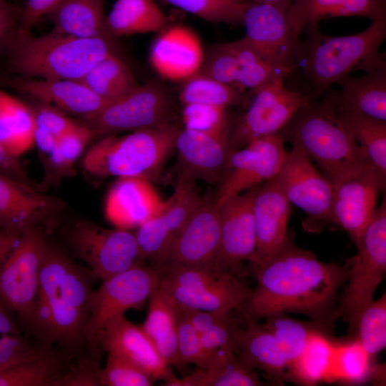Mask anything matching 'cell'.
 <instances>
[{"instance_id":"cell-4","label":"cell","mask_w":386,"mask_h":386,"mask_svg":"<svg viewBox=\"0 0 386 386\" xmlns=\"http://www.w3.org/2000/svg\"><path fill=\"white\" fill-rule=\"evenodd\" d=\"M330 89L320 100L311 99L300 108L279 133L315 162L335 186L372 164L337 117Z\"/></svg>"},{"instance_id":"cell-40","label":"cell","mask_w":386,"mask_h":386,"mask_svg":"<svg viewBox=\"0 0 386 386\" xmlns=\"http://www.w3.org/2000/svg\"><path fill=\"white\" fill-rule=\"evenodd\" d=\"M79 80L109 102L122 97L139 85L129 66L117 53L98 61Z\"/></svg>"},{"instance_id":"cell-56","label":"cell","mask_w":386,"mask_h":386,"mask_svg":"<svg viewBox=\"0 0 386 386\" xmlns=\"http://www.w3.org/2000/svg\"><path fill=\"white\" fill-rule=\"evenodd\" d=\"M0 172L34 187L44 189V187L33 182L26 173L19 158L9 154L0 144Z\"/></svg>"},{"instance_id":"cell-7","label":"cell","mask_w":386,"mask_h":386,"mask_svg":"<svg viewBox=\"0 0 386 386\" xmlns=\"http://www.w3.org/2000/svg\"><path fill=\"white\" fill-rule=\"evenodd\" d=\"M357 254L347 261L349 274L335 316L348 323L352 337L357 318L369 304L386 274V200L377 207L373 217L355 245Z\"/></svg>"},{"instance_id":"cell-1","label":"cell","mask_w":386,"mask_h":386,"mask_svg":"<svg viewBox=\"0 0 386 386\" xmlns=\"http://www.w3.org/2000/svg\"><path fill=\"white\" fill-rule=\"evenodd\" d=\"M256 286L238 310L244 320L259 322L277 313H297L333 325L336 300L349 266L325 262L290 239L262 262L249 265Z\"/></svg>"},{"instance_id":"cell-29","label":"cell","mask_w":386,"mask_h":386,"mask_svg":"<svg viewBox=\"0 0 386 386\" xmlns=\"http://www.w3.org/2000/svg\"><path fill=\"white\" fill-rule=\"evenodd\" d=\"M341 16H363L372 21L386 17V0H295L286 18L295 39L302 31L321 20Z\"/></svg>"},{"instance_id":"cell-49","label":"cell","mask_w":386,"mask_h":386,"mask_svg":"<svg viewBox=\"0 0 386 386\" xmlns=\"http://www.w3.org/2000/svg\"><path fill=\"white\" fill-rule=\"evenodd\" d=\"M154 381L142 368L112 353H107L106 364L99 373L100 385L103 386H150Z\"/></svg>"},{"instance_id":"cell-57","label":"cell","mask_w":386,"mask_h":386,"mask_svg":"<svg viewBox=\"0 0 386 386\" xmlns=\"http://www.w3.org/2000/svg\"><path fill=\"white\" fill-rule=\"evenodd\" d=\"M57 138L43 130L36 127L34 132V144L36 145L42 157L47 155L54 148Z\"/></svg>"},{"instance_id":"cell-31","label":"cell","mask_w":386,"mask_h":386,"mask_svg":"<svg viewBox=\"0 0 386 386\" xmlns=\"http://www.w3.org/2000/svg\"><path fill=\"white\" fill-rule=\"evenodd\" d=\"M182 312L196 330L206 352L214 362L213 366L235 354L236 335L242 324L234 311Z\"/></svg>"},{"instance_id":"cell-12","label":"cell","mask_w":386,"mask_h":386,"mask_svg":"<svg viewBox=\"0 0 386 386\" xmlns=\"http://www.w3.org/2000/svg\"><path fill=\"white\" fill-rule=\"evenodd\" d=\"M76 256L101 281L122 273L144 261L134 232L107 229L93 222H76L69 233Z\"/></svg>"},{"instance_id":"cell-55","label":"cell","mask_w":386,"mask_h":386,"mask_svg":"<svg viewBox=\"0 0 386 386\" xmlns=\"http://www.w3.org/2000/svg\"><path fill=\"white\" fill-rule=\"evenodd\" d=\"M21 9L6 0H0V51L4 49L19 24Z\"/></svg>"},{"instance_id":"cell-30","label":"cell","mask_w":386,"mask_h":386,"mask_svg":"<svg viewBox=\"0 0 386 386\" xmlns=\"http://www.w3.org/2000/svg\"><path fill=\"white\" fill-rule=\"evenodd\" d=\"M181 315L174 300L157 285L148 300L147 315L142 326L169 366H182L177 352Z\"/></svg>"},{"instance_id":"cell-41","label":"cell","mask_w":386,"mask_h":386,"mask_svg":"<svg viewBox=\"0 0 386 386\" xmlns=\"http://www.w3.org/2000/svg\"><path fill=\"white\" fill-rule=\"evenodd\" d=\"M264 320L262 325L274 337L289 360L290 366L300 355L315 332L320 330L330 332L333 326L314 320H299L286 313L274 314Z\"/></svg>"},{"instance_id":"cell-45","label":"cell","mask_w":386,"mask_h":386,"mask_svg":"<svg viewBox=\"0 0 386 386\" xmlns=\"http://www.w3.org/2000/svg\"><path fill=\"white\" fill-rule=\"evenodd\" d=\"M212 23L242 24L249 0H162Z\"/></svg>"},{"instance_id":"cell-19","label":"cell","mask_w":386,"mask_h":386,"mask_svg":"<svg viewBox=\"0 0 386 386\" xmlns=\"http://www.w3.org/2000/svg\"><path fill=\"white\" fill-rule=\"evenodd\" d=\"M64 207L59 198L0 172V230L19 238L54 219Z\"/></svg>"},{"instance_id":"cell-50","label":"cell","mask_w":386,"mask_h":386,"mask_svg":"<svg viewBox=\"0 0 386 386\" xmlns=\"http://www.w3.org/2000/svg\"><path fill=\"white\" fill-rule=\"evenodd\" d=\"M177 352L182 365L194 364L199 368H207L214 365L196 330L182 312L178 328Z\"/></svg>"},{"instance_id":"cell-44","label":"cell","mask_w":386,"mask_h":386,"mask_svg":"<svg viewBox=\"0 0 386 386\" xmlns=\"http://www.w3.org/2000/svg\"><path fill=\"white\" fill-rule=\"evenodd\" d=\"M372 357L386 346V293L372 300L359 314L352 337Z\"/></svg>"},{"instance_id":"cell-54","label":"cell","mask_w":386,"mask_h":386,"mask_svg":"<svg viewBox=\"0 0 386 386\" xmlns=\"http://www.w3.org/2000/svg\"><path fill=\"white\" fill-rule=\"evenodd\" d=\"M64 0H26L21 9L18 29L31 31L43 16L49 15Z\"/></svg>"},{"instance_id":"cell-16","label":"cell","mask_w":386,"mask_h":386,"mask_svg":"<svg viewBox=\"0 0 386 386\" xmlns=\"http://www.w3.org/2000/svg\"><path fill=\"white\" fill-rule=\"evenodd\" d=\"M279 133L255 139L232 152L214 195L217 206L229 199L274 178L288 152Z\"/></svg>"},{"instance_id":"cell-34","label":"cell","mask_w":386,"mask_h":386,"mask_svg":"<svg viewBox=\"0 0 386 386\" xmlns=\"http://www.w3.org/2000/svg\"><path fill=\"white\" fill-rule=\"evenodd\" d=\"M104 0H64L50 14L54 30L81 38L113 40L106 26Z\"/></svg>"},{"instance_id":"cell-11","label":"cell","mask_w":386,"mask_h":386,"mask_svg":"<svg viewBox=\"0 0 386 386\" xmlns=\"http://www.w3.org/2000/svg\"><path fill=\"white\" fill-rule=\"evenodd\" d=\"M173 112L170 93L161 82L152 79L111 102L94 119L84 122L96 137H105L170 124Z\"/></svg>"},{"instance_id":"cell-39","label":"cell","mask_w":386,"mask_h":386,"mask_svg":"<svg viewBox=\"0 0 386 386\" xmlns=\"http://www.w3.org/2000/svg\"><path fill=\"white\" fill-rule=\"evenodd\" d=\"M335 342L330 332L320 330L315 332L300 355L292 364V382L304 385H315L322 381L327 382Z\"/></svg>"},{"instance_id":"cell-58","label":"cell","mask_w":386,"mask_h":386,"mask_svg":"<svg viewBox=\"0 0 386 386\" xmlns=\"http://www.w3.org/2000/svg\"><path fill=\"white\" fill-rule=\"evenodd\" d=\"M18 333L20 332L12 313L0 301V335Z\"/></svg>"},{"instance_id":"cell-13","label":"cell","mask_w":386,"mask_h":386,"mask_svg":"<svg viewBox=\"0 0 386 386\" xmlns=\"http://www.w3.org/2000/svg\"><path fill=\"white\" fill-rule=\"evenodd\" d=\"M48 244L44 229L33 228L18 238L0 262V301L24 324L36 300L40 269Z\"/></svg>"},{"instance_id":"cell-35","label":"cell","mask_w":386,"mask_h":386,"mask_svg":"<svg viewBox=\"0 0 386 386\" xmlns=\"http://www.w3.org/2000/svg\"><path fill=\"white\" fill-rule=\"evenodd\" d=\"M342 101L370 117L386 122V62L365 75L345 76L337 83Z\"/></svg>"},{"instance_id":"cell-25","label":"cell","mask_w":386,"mask_h":386,"mask_svg":"<svg viewBox=\"0 0 386 386\" xmlns=\"http://www.w3.org/2000/svg\"><path fill=\"white\" fill-rule=\"evenodd\" d=\"M204 51L197 34L182 25L169 26L151 46L149 61L162 78L185 81L198 73Z\"/></svg>"},{"instance_id":"cell-8","label":"cell","mask_w":386,"mask_h":386,"mask_svg":"<svg viewBox=\"0 0 386 386\" xmlns=\"http://www.w3.org/2000/svg\"><path fill=\"white\" fill-rule=\"evenodd\" d=\"M158 277V286L182 310L234 311L252 290L238 276L214 266L174 269Z\"/></svg>"},{"instance_id":"cell-48","label":"cell","mask_w":386,"mask_h":386,"mask_svg":"<svg viewBox=\"0 0 386 386\" xmlns=\"http://www.w3.org/2000/svg\"><path fill=\"white\" fill-rule=\"evenodd\" d=\"M182 118L188 129L220 134L231 132L227 109L202 104H184Z\"/></svg>"},{"instance_id":"cell-60","label":"cell","mask_w":386,"mask_h":386,"mask_svg":"<svg viewBox=\"0 0 386 386\" xmlns=\"http://www.w3.org/2000/svg\"><path fill=\"white\" fill-rule=\"evenodd\" d=\"M295 0H249L252 3L267 4L278 6L287 11Z\"/></svg>"},{"instance_id":"cell-10","label":"cell","mask_w":386,"mask_h":386,"mask_svg":"<svg viewBox=\"0 0 386 386\" xmlns=\"http://www.w3.org/2000/svg\"><path fill=\"white\" fill-rule=\"evenodd\" d=\"M275 179L291 203L307 214L304 228L319 232L337 226L332 212L334 185L298 147H292Z\"/></svg>"},{"instance_id":"cell-38","label":"cell","mask_w":386,"mask_h":386,"mask_svg":"<svg viewBox=\"0 0 386 386\" xmlns=\"http://www.w3.org/2000/svg\"><path fill=\"white\" fill-rule=\"evenodd\" d=\"M371 356L355 338L336 340L327 382L362 384L383 377V368L375 365Z\"/></svg>"},{"instance_id":"cell-52","label":"cell","mask_w":386,"mask_h":386,"mask_svg":"<svg viewBox=\"0 0 386 386\" xmlns=\"http://www.w3.org/2000/svg\"><path fill=\"white\" fill-rule=\"evenodd\" d=\"M31 107L34 113L36 127L46 131L56 138L71 129L78 122L71 119L64 112L47 104L36 102L34 107Z\"/></svg>"},{"instance_id":"cell-59","label":"cell","mask_w":386,"mask_h":386,"mask_svg":"<svg viewBox=\"0 0 386 386\" xmlns=\"http://www.w3.org/2000/svg\"><path fill=\"white\" fill-rule=\"evenodd\" d=\"M17 239L0 230V262L6 257Z\"/></svg>"},{"instance_id":"cell-27","label":"cell","mask_w":386,"mask_h":386,"mask_svg":"<svg viewBox=\"0 0 386 386\" xmlns=\"http://www.w3.org/2000/svg\"><path fill=\"white\" fill-rule=\"evenodd\" d=\"M151 182L142 178H119L106 197L107 219L117 228L130 230L156 215L164 201Z\"/></svg>"},{"instance_id":"cell-46","label":"cell","mask_w":386,"mask_h":386,"mask_svg":"<svg viewBox=\"0 0 386 386\" xmlns=\"http://www.w3.org/2000/svg\"><path fill=\"white\" fill-rule=\"evenodd\" d=\"M199 386H263L255 370L243 364L236 356L224 362L208 368L199 369L196 375Z\"/></svg>"},{"instance_id":"cell-37","label":"cell","mask_w":386,"mask_h":386,"mask_svg":"<svg viewBox=\"0 0 386 386\" xmlns=\"http://www.w3.org/2000/svg\"><path fill=\"white\" fill-rule=\"evenodd\" d=\"M46 345L37 357L0 371V386H58L66 371L65 355Z\"/></svg>"},{"instance_id":"cell-51","label":"cell","mask_w":386,"mask_h":386,"mask_svg":"<svg viewBox=\"0 0 386 386\" xmlns=\"http://www.w3.org/2000/svg\"><path fill=\"white\" fill-rule=\"evenodd\" d=\"M46 345L36 347L20 333L0 335V371L12 365L39 357Z\"/></svg>"},{"instance_id":"cell-36","label":"cell","mask_w":386,"mask_h":386,"mask_svg":"<svg viewBox=\"0 0 386 386\" xmlns=\"http://www.w3.org/2000/svg\"><path fill=\"white\" fill-rule=\"evenodd\" d=\"M35 119L31 106L0 88V144L19 157L34 145Z\"/></svg>"},{"instance_id":"cell-42","label":"cell","mask_w":386,"mask_h":386,"mask_svg":"<svg viewBox=\"0 0 386 386\" xmlns=\"http://www.w3.org/2000/svg\"><path fill=\"white\" fill-rule=\"evenodd\" d=\"M94 138V132L84 121H78L59 137L51 152L42 157L48 180L71 174L75 162Z\"/></svg>"},{"instance_id":"cell-2","label":"cell","mask_w":386,"mask_h":386,"mask_svg":"<svg viewBox=\"0 0 386 386\" xmlns=\"http://www.w3.org/2000/svg\"><path fill=\"white\" fill-rule=\"evenodd\" d=\"M94 278L89 269H83L48 244L26 327L40 337L44 345L56 344L64 352L75 351L86 343L84 331Z\"/></svg>"},{"instance_id":"cell-21","label":"cell","mask_w":386,"mask_h":386,"mask_svg":"<svg viewBox=\"0 0 386 386\" xmlns=\"http://www.w3.org/2000/svg\"><path fill=\"white\" fill-rule=\"evenodd\" d=\"M286 11L276 6L250 2L243 16L245 34L242 39L267 62L294 71L299 39L292 34Z\"/></svg>"},{"instance_id":"cell-32","label":"cell","mask_w":386,"mask_h":386,"mask_svg":"<svg viewBox=\"0 0 386 386\" xmlns=\"http://www.w3.org/2000/svg\"><path fill=\"white\" fill-rule=\"evenodd\" d=\"M112 38L144 33H161L169 19L154 0H116L106 16Z\"/></svg>"},{"instance_id":"cell-18","label":"cell","mask_w":386,"mask_h":386,"mask_svg":"<svg viewBox=\"0 0 386 386\" xmlns=\"http://www.w3.org/2000/svg\"><path fill=\"white\" fill-rule=\"evenodd\" d=\"M385 187L386 176L372 164L334 186L335 222L347 232L355 245L373 217Z\"/></svg>"},{"instance_id":"cell-6","label":"cell","mask_w":386,"mask_h":386,"mask_svg":"<svg viewBox=\"0 0 386 386\" xmlns=\"http://www.w3.org/2000/svg\"><path fill=\"white\" fill-rule=\"evenodd\" d=\"M179 129L178 125L170 123L122 137H102L84 155L83 167L94 177L156 180L174 150Z\"/></svg>"},{"instance_id":"cell-9","label":"cell","mask_w":386,"mask_h":386,"mask_svg":"<svg viewBox=\"0 0 386 386\" xmlns=\"http://www.w3.org/2000/svg\"><path fill=\"white\" fill-rule=\"evenodd\" d=\"M158 274L142 264L102 281L89 298L84 336L92 353L99 351L98 342L104 327L131 309H141L158 285Z\"/></svg>"},{"instance_id":"cell-24","label":"cell","mask_w":386,"mask_h":386,"mask_svg":"<svg viewBox=\"0 0 386 386\" xmlns=\"http://www.w3.org/2000/svg\"><path fill=\"white\" fill-rule=\"evenodd\" d=\"M252 207L256 249L249 265L262 262L290 239L287 225L292 212L275 177L257 187Z\"/></svg>"},{"instance_id":"cell-23","label":"cell","mask_w":386,"mask_h":386,"mask_svg":"<svg viewBox=\"0 0 386 386\" xmlns=\"http://www.w3.org/2000/svg\"><path fill=\"white\" fill-rule=\"evenodd\" d=\"M4 84L33 100L53 106L84 122L94 119L111 102L93 92L81 80L14 76Z\"/></svg>"},{"instance_id":"cell-14","label":"cell","mask_w":386,"mask_h":386,"mask_svg":"<svg viewBox=\"0 0 386 386\" xmlns=\"http://www.w3.org/2000/svg\"><path fill=\"white\" fill-rule=\"evenodd\" d=\"M284 79L277 78L253 91L249 107L232 128L230 154L255 139L279 133L311 100L303 92L287 88Z\"/></svg>"},{"instance_id":"cell-3","label":"cell","mask_w":386,"mask_h":386,"mask_svg":"<svg viewBox=\"0 0 386 386\" xmlns=\"http://www.w3.org/2000/svg\"><path fill=\"white\" fill-rule=\"evenodd\" d=\"M303 32L306 37L297 42L294 56L307 87L305 94L311 99H320L333 84L353 71L367 73L386 62L380 51L386 39V17L372 21L367 29L352 35H325L318 24Z\"/></svg>"},{"instance_id":"cell-22","label":"cell","mask_w":386,"mask_h":386,"mask_svg":"<svg viewBox=\"0 0 386 386\" xmlns=\"http://www.w3.org/2000/svg\"><path fill=\"white\" fill-rule=\"evenodd\" d=\"M229 135L230 132L213 134L180 128L174 145L179 175L219 184L230 155Z\"/></svg>"},{"instance_id":"cell-26","label":"cell","mask_w":386,"mask_h":386,"mask_svg":"<svg viewBox=\"0 0 386 386\" xmlns=\"http://www.w3.org/2000/svg\"><path fill=\"white\" fill-rule=\"evenodd\" d=\"M98 348L119 356L142 368L154 380L167 381L173 374L142 325L119 316L103 330Z\"/></svg>"},{"instance_id":"cell-43","label":"cell","mask_w":386,"mask_h":386,"mask_svg":"<svg viewBox=\"0 0 386 386\" xmlns=\"http://www.w3.org/2000/svg\"><path fill=\"white\" fill-rule=\"evenodd\" d=\"M179 99L183 105L202 104L226 109L245 101L242 90L198 73L184 81Z\"/></svg>"},{"instance_id":"cell-28","label":"cell","mask_w":386,"mask_h":386,"mask_svg":"<svg viewBox=\"0 0 386 386\" xmlns=\"http://www.w3.org/2000/svg\"><path fill=\"white\" fill-rule=\"evenodd\" d=\"M235 338V355L245 365L265 373L272 382H292L290 362L274 337L259 322L245 320Z\"/></svg>"},{"instance_id":"cell-15","label":"cell","mask_w":386,"mask_h":386,"mask_svg":"<svg viewBox=\"0 0 386 386\" xmlns=\"http://www.w3.org/2000/svg\"><path fill=\"white\" fill-rule=\"evenodd\" d=\"M219 244V207L214 196L203 197L165 254L152 267L159 275L177 268L214 266Z\"/></svg>"},{"instance_id":"cell-47","label":"cell","mask_w":386,"mask_h":386,"mask_svg":"<svg viewBox=\"0 0 386 386\" xmlns=\"http://www.w3.org/2000/svg\"><path fill=\"white\" fill-rule=\"evenodd\" d=\"M240 69L239 59L230 41L212 47L198 74L237 87Z\"/></svg>"},{"instance_id":"cell-20","label":"cell","mask_w":386,"mask_h":386,"mask_svg":"<svg viewBox=\"0 0 386 386\" xmlns=\"http://www.w3.org/2000/svg\"><path fill=\"white\" fill-rule=\"evenodd\" d=\"M257 187L219 206L220 244L214 267L221 271L238 276L237 273L243 262H249L254 254L256 235L252 206Z\"/></svg>"},{"instance_id":"cell-53","label":"cell","mask_w":386,"mask_h":386,"mask_svg":"<svg viewBox=\"0 0 386 386\" xmlns=\"http://www.w3.org/2000/svg\"><path fill=\"white\" fill-rule=\"evenodd\" d=\"M96 355L79 360L75 366L67 368L59 380V386L100 385L101 367L94 356Z\"/></svg>"},{"instance_id":"cell-5","label":"cell","mask_w":386,"mask_h":386,"mask_svg":"<svg viewBox=\"0 0 386 386\" xmlns=\"http://www.w3.org/2000/svg\"><path fill=\"white\" fill-rule=\"evenodd\" d=\"M4 51L14 76L76 80L98 61L117 53L112 40L81 38L54 29L41 36L17 29Z\"/></svg>"},{"instance_id":"cell-33","label":"cell","mask_w":386,"mask_h":386,"mask_svg":"<svg viewBox=\"0 0 386 386\" xmlns=\"http://www.w3.org/2000/svg\"><path fill=\"white\" fill-rule=\"evenodd\" d=\"M330 91L337 117L365 149L373 167L386 176V122L357 112L342 101L339 90Z\"/></svg>"},{"instance_id":"cell-17","label":"cell","mask_w":386,"mask_h":386,"mask_svg":"<svg viewBox=\"0 0 386 386\" xmlns=\"http://www.w3.org/2000/svg\"><path fill=\"white\" fill-rule=\"evenodd\" d=\"M202 198L195 181L178 175L173 194L159 212L134 232L144 260L153 264L165 254Z\"/></svg>"}]
</instances>
